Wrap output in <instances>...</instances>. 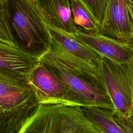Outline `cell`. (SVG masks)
I'll return each instance as SVG.
<instances>
[{
    "label": "cell",
    "mask_w": 133,
    "mask_h": 133,
    "mask_svg": "<svg viewBox=\"0 0 133 133\" xmlns=\"http://www.w3.org/2000/svg\"><path fill=\"white\" fill-rule=\"evenodd\" d=\"M74 36L101 56L118 63H127L133 59V44L127 43L100 33L85 32L77 28Z\"/></svg>",
    "instance_id": "cell-7"
},
{
    "label": "cell",
    "mask_w": 133,
    "mask_h": 133,
    "mask_svg": "<svg viewBox=\"0 0 133 133\" xmlns=\"http://www.w3.org/2000/svg\"><path fill=\"white\" fill-rule=\"evenodd\" d=\"M130 126L133 127V113L130 115V116L127 119H124Z\"/></svg>",
    "instance_id": "cell-18"
},
{
    "label": "cell",
    "mask_w": 133,
    "mask_h": 133,
    "mask_svg": "<svg viewBox=\"0 0 133 133\" xmlns=\"http://www.w3.org/2000/svg\"><path fill=\"white\" fill-rule=\"evenodd\" d=\"M100 29L102 24L107 0H79Z\"/></svg>",
    "instance_id": "cell-14"
},
{
    "label": "cell",
    "mask_w": 133,
    "mask_h": 133,
    "mask_svg": "<svg viewBox=\"0 0 133 133\" xmlns=\"http://www.w3.org/2000/svg\"><path fill=\"white\" fill-rule=\"evenodd\" d=\"M17 133H104L81 107L40 105Z\"/></svg>",
    "instance_id": "cell-3"
},
{
    "label": "cell",
    "mask_w": 133,
    "mask_h": 133,
    "mask_svg": "<svg viewBox=\"0 0 133 133\" xmlns=\"http://www.w3.org/2000/svg\"><path fill=\"white\" fill-rule=\"evenodd\" d=\"M36 7L45 24L50 27L74 34L75 25L70 0H37Z\"/></svg>",
    "instance_id": "cell-10"
},
{
    "label": "cell",
    "mask_w": 133,
    "mask_h": 133,
    "mask_svg": "<svg viewBox=\"0 0 133 133\" xmlns=\"http://www.w3.org/2000/svg\"><path fill=\"white\" fill-rule=\"evenodd\" d=\"M126 3L129 24L131 37L133 39V0H126Z\"/></svg>",
    "instance_id": "cell-16"
},
{
    "label": "cell",
    "mask_w": 133,
    "mask_h": 133,
    "mask_svg": "<svg viewBox=\"0 0 133 133\" xmlns=\"http://www.w3.org/2000/svg\"><path fill=\"white\" fill-rule=\"evenodd\" d=\"M0 42L17 47L10 30L5 0H0Z\"/></svg>",
    "instance_id": "cell-15"
},
{
    "label": "cell",
    "mask_w": 133,
    "mask_h": 133,
    "mask_svg": "<svg viewBox=\"0 0 133 133\" xmlns=\"http://www.w3.org/2000/svg\"><path fill=\"white\" fill-rule=\"evenodd\" d=\"M39 106L28 82L0 73V133H17Z\"/></svg>",
    "instance_id": "cell-2"
},
{
    "label": "cell",
    "mask_w": 133,
    "mask_h": 133,
    "mask_svg": "<svg viewBox=\"0 0 133 133\" xmlns=\"http://www.w3.org/2000/svg\"><path fill=\"white\" fill-rule=\"evenodd\" d=\"M70 2L73 21L76 28L87 32L100 33L99 28L79 0H70Z\"/></svg>",
    "instance_id": "cell-13"
},
{
    "label": "cell",
    "mask_w": 133,
    "mask_h": 133,
    "mask_svg": "<svg viewBox=\"0 0 133 133\" xmlns=\"http://www.w3.org/2000/svg\"><path fill=\"white\" fill-rule=\"evenodd\" d=\"M28 83L40 105L69 106L63 85L56 76L40 61L31 72Z\"/></svg>",
    "instance_id": "cell-6"
},
{
    "label": "cell",
    "mask_w": 133,
    "mask_h": 133,
    "mask_svg": "<svg viewBox=\"0 0 133 133\" xmlns=\"http://www.w3.org/2000/svg\"><path fill=\"white\" fill-rule=\"evenodd\" d=\"M39 61L38 57L0 42V73L28 82L31 72Z\"/></svg>",
    "instance_id": "cell-8"
},
{
    "label": "cell",
    "mask_w": 133,
    "mask_h": 133,
    "mask_svg": "<svg viewBox=\"0 0 133 133\" xmlns=\"http://www.w3.org/2000/svg\"><path fill=\"white\" fill-rule=\"evenodd\" d=\"M33 1H34L35 3V2H36V1H37V0H33Z\"/></svg>",
    "instance_id": "cell-19"
},
{
    "label": "cell",
    "mask_w": 133,
    "mask_h": 133,
    "mask_svg": "<svg viewBox=\"0 0 133 133\" xmlns=\"http://www.w3.org/2000/svg\"><path fill=\"white\" fill-rule=\"evenodd\" d=\"M100 71L114 105L113 114L127 119L133 113V59L122 63L101 57Z\"/></svg>",
    "instance_id": "cell-5"
},
{
    "label": "cell",
    "mask_w": 133,
    "mask_h": 133,
    "mask_svg": "<svg viewBox=\"0 0 133 133\" xmlns=\"http://www.w3.org/2000/svg\"><path fill=\"white\" fill-rule=\"evenodd\" d=\"M47 27L51 40L67 51L100 71L102 56L79 41L72 34L52 27Z\"/></svg>",
    "instance_id": "cell-11"
},
{
    "label": "cell",
    "mask_w": 133,
    "mask_h": 133,
    "mask_svg": "<svg viewBox=\"0 0 133 133\" xmlns=\"http://www.w3.org/2000/svg\"><path fill=\"white\" fill-rule=\"evenodd\" d=\"M81 108L87 117L104 133H128L116 122L113 111L97 107Z\"/></svg>",
    "instance_id": "cell-12"
},
{
    "label": "cell",
    "mask_w": 133,
    "mask_h": 133,
    "mask_svg": "<svg viewBox=\"0 0 133 133\" xmlns=\"http://www.w3.org/2000/svg\"><path fill=\"white\" fill-rule=\"evenodd\" d=\"M100 33L125 43L133 44L126 0H107Z\"/></svg>",
    "instance_id": "cell-9"
},
{
    "label": "cell",
    "mask_w": 133,
    "mask_h": 133,
    "mask_svg": "<svg viewBox=\"0 0 133 133\" xmlns=\"http://www.w3.org/2000/svg\"><path fill=\"white\" fill-rule=\"evenodd\" d=\"M10 30L16 46L40 58L49 49L51 37L33 0H5Z\"/></svg>",
    "instance_id": "cell-1"
},
{
    "label": "cell",
    "mask_w": 133,
    "mask_h": 133,
    "mask_svg": "<svg viewBox=\"0 0 133 133\" xmlns=\"http://www.w3.org/2000/svg\"><path fill=\"white\" fill-rule=\"evenodd\" d=\"M114 117L116 122L128 133H133V127L130 126L124 119L118 117L114 114Z\"/></svg>",
    "instance_id": "cell-17"
},
{
    "label": "cell",
    "mask_w": 133,
    "mask_h": 133,
    "mask_svg": "<svg viewBox=\"0 0 133 133\" xmlns=\"http://www.w3.org/2000/svg\"><path fill=\"white\" fill-rule=\"evenodd\" d=\"M39 61L63 85L69 106L97 107L114 112V105L104 86L67 70L46 54L39 58Z\"/></svg>",
    "instance_id": "cell-4"
}]
</instances>
